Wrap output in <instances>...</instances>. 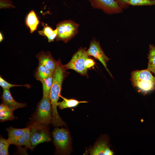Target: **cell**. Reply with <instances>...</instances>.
<instances>
[{
  "label": "cell",
  "instance_id": "9",
  "mask_svg": "<svg viewBox=\"0 0 155 155\" xmlns=\"http://www.w3.org/2000/svg\"><path fill=\"white\" fill-rule=\"evenodd\" d=\"M86 52L88 55L93 56L99 60L111 76L113 77L107 67L106 64L110 59L105 55L99 42L93 39L91 41L89 48Z\"/></svg>",
  "mask_w": 155,
  "mask_h": 155
},
{
  "label": "cell",
  "instance_id": "26",
  "mask_svg": "<svg viewBox=\"0 0 155 155\" xmlns=\"http://www.w3.org/2000/svg\"><path fill=\"white\" fill-rule=\"evenodd\" d=\"M25 141L24 134L22 136L14 142L12 144L18 146L20 147L22 146H25Z\"/></svg>",
  "mask_w": 155,
  "mask_h": 155
},
{
  "label": "cell",
  "instance_id": "7",
  "mask_svg": "<svg viewBox=\"0 0 155 155\" xmlns=\"http://www.w3.org/2000/svg\"><path fill=\"white\" fill-rule=\"evenodd\" d=\"M53 142L57 151L61 153H65L70 144V137L68 130L63 128H55L52 133Z\"/></svg>",
  "mask_w": 155,
  "mask_h": 155
},
{
  "label": "cell",
  "instance_id": "10",
  "mask_svg": "<svg viewBox=\"0 0 155 155\" xmlns=\"http://www.w3.org/2000/svg\"><path fill=\"white\" fill-rule=\"evenodd\" d=\"M3 92L1 96L2 103L10 110L13 111L18 108L25 107L26 103H21L16 101L12 96L9 89H3Z\"/></svg>",
  "mask_w": 155,
  "mask_h": 155
},
{
  "label": "cell",
  "instance_id": "21",
  "mask_svg": "<svg viewBox=\"0 0 155 155\" xmlns=\"http://www.w3.org/2000/svg\"><path fill=\"white\" fill-rule=\"evenodd\" d=\"M0 85L3 89H10V88L16 86H24L29 88L31 86L30 84L16 85L9 83L3 79L1 76H0Z\"/></svg>",
  "mask_w": 155,
  "mask_h": 155
},
{
  "label": "cell",
  "instance_id": "17",
  "mask_svg": "<svg viewBox=\"0 0 155 155\" xmlns=\"http://www.w3.org/2000/svg\"><path fill=\"white\" fill-rule=\"evenodd\" d=\"M13 111L7 106L1 103L0 105V121L4 122L7 121H12L15 118L13 113Z\"/></svg>",
  "mask_w": 155,
  "mask_h": 155
},
{
  "label": "cell",
  "instance_id": "31",
  "mask_svg": "<svg viewBox=\"0 0 155 155\" xmlns=\"http://www.w3.org/2000/svg\"><path fill=\"white\" fill-rule=\"evenodd\" d=\"M3 37L1 34L0 32V42H1L3 40Z\"/></svg>",
  "mask_w": 155,
  "mask_h": 155
},
{
  "label": "cell",
  "instance_id": "8",
  "mask_svg": "<svg viewBox=\"0 0 155 155\" xmlns=\"http://www.w3.org/2000/svg\"><path fill=\"white\" fill-rule=\"evenodd\" d=\"M88 0L93 8L101 9L108 14L119 13L123 10L115 0Z\"/></svg>",
  "mask_w": 155,
  "mask_h": 155
},
{
  "label": "cell",
  "instance_id": "12",
  "mask_svg": "<svg viewBox=\"0 0 155 155\" xmlns=\"http://www.w3.org/2000/svg\"><path fill=\"white\" fill-rule=\"evenodd\" d=\"M89 153L91 155H112L114 154L107 143L103 141L98 143L90 151Z\"/></svg>",
  "mask_w": 155,
  "mask_h": 155
},
{
  "label": "cell",
  "instance_id": "30",
  "mask_svg": "<svg viewBox=\"0 0 155 155\" xmlns=\"http://www.w3.org/2000/svg\"><path fill=\"white\" fill-rule=\"evenodd\" d=\"M9 147H7L0 149V155H8L9 154L8 152Z\"/></svg>",
  "mask_w": 155,
  "mask_h": 155
},
{
  "label": "cell",
  "instance_id": "23",
  "mask_svg": "<svg viewBox=\"0 0 155 155\" xmlns=\"http://www.w3.org/2000/svg\"><path fill=\"white\" fill-rule=\"evenodd\" d=\"M43 26V29L38 32L40 35L47 37L54 32V30H53L51 27L49 26L47 24H45Z\"/></svg>",
  "mask_w": 155,
  "mask_h": 155
},
{
  "label": "cell",
  "instance_id": "24",
  "mask_svg": "<svg viewBox=\"0 0 155 155\" xmlns=\"http://www.w3.org/2000/svg\"><path fill=\"white\" fill-rule=\"evenodd\" d=\"M15 7L10 0H0V8H11Z\"/></svg>",
  "mask_w": 155,
  "mask_h": 155
},
{
  "label": "cell",
  "instance_id": "22",
  "mask_svg": "<svg viewBox=\"0 0 155 155\" xmlns=\"http://www.w3.org/2000/svg\"><path fill=\"white\" fill-rule=\"evenodd\" d=\"M25 137V147L26 149L32 150L33 148L31 146L30 141V126L26 127V129L24 133Z\"/></svg>",
  "mask_w": 155,
  "mask_h": 155
},
{
  "label": "cell",
  "instance_id": "2",
  "mask_svg": "<svg viewBox=\"0 0 155 155\" xmlns=\"http://www.w3.org/2000/svg\"><path fill=\"white\" fill-rule=\"evenodd\" d=\"M131 80L134 87L143 92H147L155 89V77L148 68L132 71Z\"/></svg>",
  "mask_w": 155,
  "mask_h": 155
},
{
  "label": "cell",
  "instance_id": "19",
  "mask_svg": "<svg viewBox=\"0 0 155 155\" xmlns=\"http://www.w3.org/2000/svg\"><path fill=\"white\" fill-rule=\"evenodd\" d=\"M52 76L47 78L42 83V98H49L50 91L52 85Z\"/></svg>",
  "mask_w": 155,
  "mask_h": 155
},
{
  "label": "cell",
  "instance_id": "11",
  "mask_svg": "<svg viewBox=\"0 0 155 155\" xmlns=\"http://www.w3.org/2000/svg\"><path fill=\"white\" fill-rule=\"evenodd\" d=\"M39 64H41L54 72L56 68L57 61L52 56L49 51H42L36 56Z\"/></svg>",
  "mask_w": 155,
  "mask_h": 155
},
{
  "label": "cell",
  "instance_id": "15",
  "mask_svg": "<svg viewBox=\"0 0 155 155\" xmlns=\"http://www.w3.org/2000/svg\"><path fill=\"white\" fill-rule=\"evenodd\" d=\"M60 97L63 99V100L61 102H58L57 106L60 109L74 108L80 103H86L88 102V101H79L73 99H67L61 95Z\"/></svg>",
  "mask_w": 155,
  "mask_h": 155
},
{
  "label": "cell",
  "instance_id": "6",
  "mask_svg": "<svg viewBox=\"0 0 155 155\" xmlns=\"http://www.w3.org/2000/svg\"><path fill=\"white\" fill-rule=\"evenodd\" d=\"M79 25L71 20H64L56 25L57 41L67 42L77 33Z\"/></svg>",
  "mask_w": 155,
  "mask_h": 155
},
{
  "label": "cell",
  "instance_id": "1",
  "mask_svg": "<svg viewBox=\"0 0 155 155\" xmlns=\"http://www.w3.org/2000/svg\"><path fill=\"white\" fill-rule=\"evenodd\" d=\"M65 71L60 60L59 59L57 61V67L53 75L52 85L49 97L52 108V123L54 126L56 127L62 126L65 124L58 113L57 106L61 95Z\"/></svg>",
  "mask_w": 155,
  "mask_h": 155
},
{
  "label": "cell",
  "instance_id": "16",
  "mask_svg": "<svg viewBox=\"0 0 155 155\" xmlns=\"http://www.w3.org/2000/svg\"><path fill=\"white\" fill-rule=\"evenodd\" d=\"M26 129V127L24 128H16L10 126L7 128L6 130L8 132V139L9 141L11 144L17 139L22 136Z\"/></svg>",
  "mask_w": 155,
  "mask_h": 155
},
{
  "label": "cell",
  "instance_id": "27",
  "mask_svg": "<svg viewBox=\"0 0 155 155\" xmlns=\"http://www.w3.org/2000/svg\"><path fill=\"white\" fill-rule=\"evenodd\" d=\"M118 5L122 9H126L128 7V2L129 0H115Z\"/></svg>",
  "mask_w": 155,
  "mask_h": 155
},
{
  "label": "cell",
  "instance_id": "29",
  "mask_svg": "<svg viewBox=\"0 0 155 155\" xmlns=\"http://www.w3.org/2000/svg\"><path fill=\"white\" fill-rule=\"evenodd\" d=\"M57 34V30L56 28L54 30V32L48 36L47 37L48 42H51L54 41L55 39Z\"/></svg>",
  "mask_w": 155,
  "mask_h": 155
},
{
  "label": "cell",
  "instance_id": "5",
  "mask_svg": "<svg viewBox=\"0 0 155 155\" xmlns=\"http://www.w3.org/2000/svg\"><path fill=\"white\" fill-rule=\"evenodd\" d=\"M88 56L85 50L80 49L73 55L70 61L63 65L65 70L71 69L81 75H86L88 68L85 66V62Z\"/></svg>",
  "mask_w": 155,
  "mask_h": 155
},
{
  "label": "cell",
  "instance_id": "13",
  "mask_svg": "<svg viewBox=\"0 0 155 155\" xmlns=\"http://www.w3.org/2000/svg\"><path fill=\"white\" fill-rule=\"evenodd\" d=\"M54 72L43 65L39 64L34 73V77L36 80L42 83L47 78L52 76Z\"/></svg>",
  "mask_w": 155,
  "mask_h": 155
},
{
  "label": "cell",
  "instance_id": "14",
  "mask_svg": "<svg viewBox=\"0 0 155 155\" xmlns=\"http://www.w3.org/2000/svg\"><path fill=\"white\" fill-rule=\"evenodd\" d=\"M39 22L34 10L30 11L26 17V23L27 26L30 28L31 33L37 30Z\"/></svg>",
  "mask_w": 155,
  "mask_h": 155
},
{
  "label": "cell",
  "instance_id": "28",
  "mask_svg": "<svg viewBox=\"0 0 155 155\" xmlns=\"http://www.w3.org/2000/svg\"><path fill=\"white\" fill-rule=\"evenodd\" d=\"M94 64V62L93 60L91 59L88 58L86 60L85 65L86 67L87 68H90L93 67Z\"/></svg>",
  "mask_w": 155,
  "mask_h": 155
},
{
  "label": "cell",
  "instance_id": "4",
  "mask_svg": "<svg viewBox=\"0 0 155 155\" xmlns=\"http://www.w3.org/2000/svg\"><path fill=\"white\" fill-rule=\"evenodd\" d=\"M29 126L30 128V143L33 148L40 144L51 141L48 125L32 123Z\"/></svg>",
  "mask_w": 155,
  "mask_h": 155
},
{
  "label": "cell",
  "instance_id": "3",
  "mask_svg": "<svg viewBox=\"0 0 155 155\" xmlns=\"http://www.w3.org/2000/svg\"><path fill=\"white\" fill-rule=\"evenodd\" d=\"M52 108L49 98H42L32 115L31 123L48 125L52 123Z\"/></svg>",
  "mask_w": 155,
  "mask_h": 155
},
{
  "label": "cell",
  "instance_id": "18",
  "mask_svg": "<svg viewBox=\"0 0 155 155\" xmlns=\"http://www.w3.org/2000/svg\"><path fill=\"white\" fill-rule=\"evenodd\" d=\"M149 51L147 68L154 73L155 77V46L154 45L152 44L149 45Z\"/></svg>",
  "mask_w": 155,
  "mask_h": 155
},
{
  "label": "cell",
  "instance_id": "25",
  "mask_svg": "<svg viewBox=\"0 0 155 155\" xmlns=\"http://www.w3.org/2000/svg\"><path fill=\"white\" fill-rule=\"evenodd\" d=\"M11 144L9 139H5L1 136L0 137V149L7 147H9Z\"/></svg>",
  "mask_w": 155,
  "mask_h": 155
},
{
  "label": "cell",
  "instance_id": "20",
  "mask_svg": "<svg viewBox=\"0 0 155 155\" xmlns=\"http://www.w3.org/2000/svg\"><path fill=\"white\" fill-rule=\"evenodd\" d=\"M128 4L132 6H152L155 5V0H129Z\"/></svg>",
  "mask_w": 155,
  "mask_h": 155
}]
</instances>
